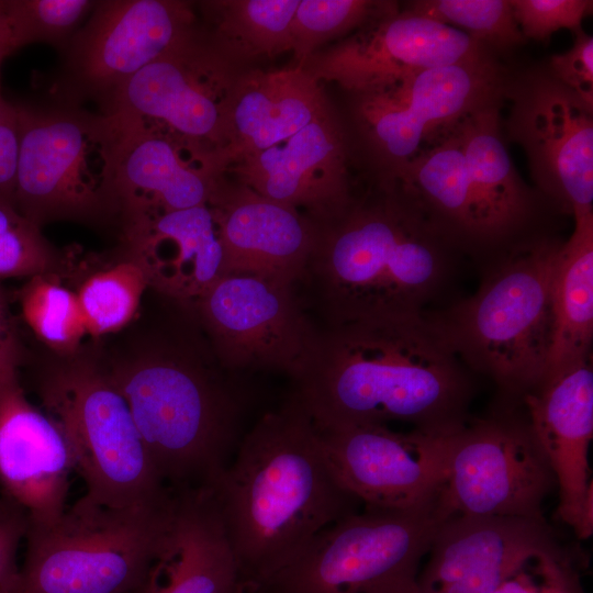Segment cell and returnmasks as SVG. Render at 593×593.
<instances>
[{
    "mask_svg": "<svg viewBox=\"0 0 593 593\" xmlns=\"http://www.w3.org/2000/svg\"><path fill=\"white\" fill-rule=\"evenodd\" d=\"M473 372L430 312L326 323L294 380L318 428L404 423L449 435L469 418Z\"/></svg>",
    "mask_w": 593,
    "mask_h": 593,
    "instance_id": "6da1fadb",
    "label": "cell"
},
{
    "mask_svg": "<svg viewBox=\"0 0 593 593\" xmlns=\"http://www.w3.org/2000/svg\"><path fill=\"white\" fill-rule=\"evenodd\" d=\"M214 491L244 584L290 562L361 504L335 478L294 393L240 438Z\"/></svg>",
    "mask_w": 593,
    "mask_h": 593,
    "instance_id": "7a4b0ae2",
    "label": "cell"
},
{
    "mask_svg": "<svg viewBox=\"0 0 593 593\" xmlns=\"http://www.w3.org/2000/svg\"><path fill=\"white\" fill-rule=\"evenodd\" d=\"M461 255L392 183L317 224L302 282L326 323L432 312Z\"/></svg>",
    "mask_w": 593,
    "mask_h": 593,
    "instance_id": "3957f363",
    "label": "cell"
},
{
    "mask_svg": "<svg viewBox=\"0 0 593 593\" xmlns=\"http://www.w3.org/2000/svg\"><path fill=\"white\" fill-rule=\"evenodd\" d=\"M174 493L215 490L240 439V395L209 342L150 339L103 362Z\"/></svg>",
    "mask_w": 593,
    "mask_h": 593,
    "instance_id": "277c9868",
    "label": "cell"
},
{
    "mask_svg": "<svg viewBox=\"0 0 593 593\" xmlns=\"http://www.w3.org/2000/svg\"><path fill=\"white\" fill-rule=\"evenodd\" d=\"M562 242L538 235L481 268L477 291L432 311L455 353L491 379L504 400L522 403L547 373L550 289Z\"/></svg>",
    "mask_w": 593,
    "mask_h": 593,
    "instance_id": "5b68a950",
    "label": "cell"
},
{
    "mask_svg": "<svg viewBox=\"0 0 593 593\" xmlns=\"http://www.w3.org/2000/svg\"><path fill=\"white\" fill-rule=\"evenodd\" d=\"M176 493L161 503L112 507L81 496L56 522L27 526L13 593H132L158 562Z\"/></svg>",
    "mask_w": 593,
    "mask_h": 593,
    "instance_id": "8992f818",
    "label": "cell"
},
{
    "mask_svg": "<svg viewBox=\"0 0 593 593\" xmlns=\"http://www.w3.org/2000/svg\"><path fill=\"white\" fill-rule=\"evenodd\" d=\"M16 105V211L40 228L54 221L121 220L116 195L121 127L115 119L64 102Z\"/></svg>",
    "mask_w": 593,
    "mask_h": 593,
    "instance_id": "52a82bcc",
    "label": "cell"
},
{
    "mask_svg": "<svg viewBox=\"0 0 593 593\" xmlns=\"http://www.w3.org/2000/svg\"><path fill=\"white\" fill-rule=\"evenodd\" d=\"M64 357L41 372L36 393L67 439L75 471L86 484L83 496L112 507L170 499L103 361L79 351Z\"/></svg>",
    "mask_w": 593,
    "mask_h": 593,
    "instance_id": "ba28073f",
    "label": "cell"
},
{
    "mask_svg": "<svg viewBox=\"0 0 593 593\" xmlns=\"http://www.w3.org/2000/svg\"><path fill=\"white\" fill-rule=\"evenodd\" d=\"M441 522L437 496L406 508L363 506L246 585L255 593H415L421 561Z\"/></svg>",
    "mask_w": 593,
    "mask_h": 593,
    "instance_id": "9c48e42d",
    "label": "cell"
},
{
    "mask_svg": "<svg viewBox=\"0 0 593 593\" xmlns=\"http://www.w3.org/2000/svg\"><path fill=\"white\" fill-rule=\"evenodd\" d=\"M555 473L522 403L469 418L449 435L445 480L437 494L441 521L456 515L545 518Z\"/></svg>",
    "mask_w": 593,
    "mask_h": 593,
    "instance_id": "30bf717a",
    "label": "cell"
},
{
    "mask_svg": "<svg viewBox=\"0 0 593 593\" xmlns=\"http://www.w3.org/2000/svg\"><path fill=\"white\" fill-rule=\"evenodd\" d=\"M237 78L219 45L194 29L126 81L101 112L171 137L222 174Z\"/></svg>",
    "mask_w": 593,
    "mask_h": 593,
    "instance_id": "8fae6325",
    "label": "cell"
},
{
    "mask_svg": "<svg viewBox=\"0 0 593 593\" xmlns=\"http://www.w3.org/2000/svg\"><path fill=\"white\" fill-rule=\"evenodd\" d=\"M501 67L491 52L422 70L355 94V116L373 156L393 180L465 115L502 94Z\"/></svg>",
    "mask_w": 593,
    "mask_h": 593,
    "instance_id": "7c38bea8",
    "label": "cell"
},
{
    "mask_svg": "<svg viewBox=\"0 0 593 593\" xmlns=\"http://www.w3.org/2000/svg\"><path fill=\"white\" fill-rule=\"evenodd\" d=\"M295 284L230 272L191 306L221 366L232 374L275 370L295 380L314 349L318 327L303 311Z\"/></svg>",
    "mask_w": 593,
    "mask_h": 593,
    "instance_id": "4fadbf2b",
    "label": "cell"
},
{
    "mask_svg": "<svg viewBox=\"0 0 593 593\" xmlns=\"http://www.w3.org/2000/svg\"><path fill=\"white\" fill-rule=\"evenodd\" d=\"M189 3L174 0L97 1L65 48L54 86L58 102H98L101 110L145 66L194 30Z\"/></svg>",
    "mask_w": 593,
    "mask_h": 593,
    "instance_id": "5bb4252c",
    "label": "cell"
},
{
    "mask_svg": "<svg viewBox=\"0 0 593 593\" xmlns=\"http://www.w3.org/2000/svg\"><path fill=\"white\" fill-rule=\"evenodd\" d=\"M503 94L508 137L523 148L542 198L571 216L593 210V107L546 70L505 83Z\"/></svg>",
    "mask_w": 593,
    "mask_h": 593,
    "instance_id": "9a60e30c",
    "label": "cell"
},
{
    "mask_svg": "<svg viewBox=\"0 0 593 593\" xmlns=\"http://www.w3.org/2000/svg\"><path fill=\"white\" fill-rule=\"evenodd\" d=\"M316 429L335 478L363 506H415L436 497L443 485L450 434L382 425Z\"/></svg>",
    "mask_w": 593,
    "mask_h": 593,
    "instance_id": "2e32d148",
    "label": "cell"
},
{
    "mask_svg": "<svg viewBox=\"0 0 593 593\" xmlns=\"http://www.w3.org/2000/svg\"><path fill=\"white\" fill-rule=\"evenodd\" d=\"M489 52L462 31L395 8L301 66L318 81H335L359 94Z\"/></svg>",
    "mask_w": 593,
    "mask_h": 593,
    "instance_id": "e0dca14e",
    "label": "cell"
},
{
    "mask_svg": "<svg viewBox=\"0 0 593 593\" xmlns=\"http://www.w3.org/2000/svg\"><path fill=\"white\" fill-rule=\"evenodd\" d=\"M521 402L556 477L558 516L579 539H588L593 534L592 358L547 378Z\"/></svg>",
    "mask_w": 593,
    "mask_h": 593,
    "instance_id": "ac0fdd59",
    "label": "cell"
},
{
    "mask_svg": "<svg viewBox=\"0 0 593 593\" xmlns=\"http://www.w3.org/2000/svg\"><path fill=\"white\" fill-rule=\"evenodd\" d=\"M72 455L59 425L26 398L18 376L0 388L1 496L27 526L56 522L67 508Z\"/></svg>",
    "mask_w": 593,
    "mask_h": 593,
    "instance_id": "d6986e66",
    "label": "cell"
},
{
    "mask_svg": "<svg viewBox=\"0 0 593 593\" xmlns=\"http://www.w3.org/2000/svg\"><path fill=\"white\" fill-rule=\"evenodd\" d=\"M556 544L546 518L448 517L434 534L415 593H491L526 555Z\"/></svg>",
    "mask_w": 593,
    "mask_h": 593,
    "instance_id": "ffe728a7",
    "label": "cell"
},
{
    "mask_svg": "<svg viewBox=\"0 0 593 593\" xmlns=\"http://www.w3.org/2000/svg\"><path fill=\"white\" fill-rule=\"evenodd\" d=\"M231 167L242 186L299 211L305 209L317 224L338 216L351 202L344 138L331 112Z\"/></svg>",
    "mask_w": 593,
    "mask_h": 593,
    "instance_id": "44dd1931",
    "label": "cell"
},
{
    "mask_svg": "<svg viewBox=\"0 0 593 593\" xmlns=\"http://www.w3.org/2000/svg\"><path fill=\"white\" fill-rule=\"evenodd\" d=\"M122 227L125 250L142 267L148 287L182 304L192 306L227 273L211 203L143 215Z\"/></svg>",
    "mask_w": 593,
    "mask_h": 593,
    "instance_id": "7402d4cb",
    "label": "cell"
},
{
    "mask_svg": "<svg viewBox=\"0 0 593 593\" xmlns=\"http://www.w3.org/2000/svg\"><path fill=\"white\" fill-rule=\"evenodd\" d=\"M217 216L227 273H255L296 286L317 236V224L295 208L245 186H220L210 202Z\"/></svg>",
    "mask_w": 593,
    "mask_h": 593,
    "instance_id": "603a6c76",
    "label": "cell"
},
{
    "mask_svg": "<svg viewBox=\"0 0 593 593\" xmlns=\"http://www.w3.org/2000/svg\"><path fill=\"white\" fill-rule=\"evenodd\" d=\"M111 116L121 127L116 195L122 226L143 215L211 202L221 182L211 166L186 159L188 149L158 131Z\"/></svg>",
    "mask_w": 593,
    "mask_h": 593,
    "instance_id": "cb8c5ba5",
    "label": "cell"
},
{
    "mask_svg": "<svg viewBox=\"0 0 593 593\" xmlns=\"http://www.w3.org/2000/svg\"><path fill=\"white\" fill-rule=\"evenodd\" d=\"M503 93L474 109L454 126L470 186L497 256L538 235L537 194L521 179L502 138Z\"/></svg>",
    "mask_w": 593,
    "mask_h": 593,
    "instance_id": "d4e9b609",
    "label": "cell"
},
{
    "mask_svg": "<svg viewBox=\"0 0 593 593\" xmlns=\"http://www.w3.org/2000/svg\"><path fill=\"white\" fill-rule=\"evenodd\" d=\"M242 583L215 491L176 493L152 593H238Z\"/></svg>",
    "mask_w": 593,
    "mask_h": 593,
    "instance_id": "484cf974",
    "label": "cell"
},
{
    "mask_svg": "<svg viewBox=\"0 0 593 593\" xmlns=\"http://www.w3.org/2000/svg\"><path fill=\"white\" fill-rule=\"evenodd\" d=\"M327 112L320 81L301 65L238 77L232 93L222 170L279 144Z\"/></svg>",
    "mask_w": 593,
    "mask_h": 593,
    "instance_id": "4316f807",
    "label": "cell"
},
{
    "mask_svg": "<svg viewBox=\"0 0 593 593\" xmlns=\"http://www.w3.org/2000/svg\"><path fill=\"white\" fill-rule=\"evenodd\" d=\"M572 217L574 228L559 248L551 280L545 380L592 358L593 210L575 211Z\"/></svg>",
    "mask_w": 593,
    "mask_h": 593,
    "instance_id": "83f0119b",
    "label": "cell"
},
{
    "mask_svg": "<svg viewBox=\"0 0 593 593\" xmlns=\"http://www.w3.org/2000/svg\"><path fill=\"white\" fill-rule=\"evenodd\" d=\"M147 287L145 272L126 250L116 262L86 276L75 292L87 334L103 336L128 325Z\"/></svg>",
    "mask_w": 593,
    "mask_h": 593,
    "instance_id": "f1b7e54d",
    "label": "cell"
},
{
    "mask_svg": "<svg viewBox=\"0 0 593 593\" xmlns=\"http://www.w3.org/2000/svg\"><path fill=\"white\" fill-rule=\"evenodd\" d=\"M21 314L38 340L60 356L79 351L87 334L75 290L63 284L57 273L27 278L16 292Z\"/></svg>",
    "mask_w": 593,
    "mask_h": 593,
    "instance_id": "f546056e",
    "label": "cell"
},
{
    "mask_svg": "<svg viewBox=\"0 0 593 593\" xmlns=\"http://www.w3.org/2000/svg\"><path fill=\"white\" fill-rule=\"evenodd\" d=\"M300 0L209 2L220 15L223 37L235 38L249 54L277 55L292 49V21Z\"/></svg>",
    "mask_w": 593,
    "mask_h": 593,
    "instance_id": "4dcf8cb0",
    "label": "cell"
},
{
    "mask_svg": "<svg viewBox=\"0 0 593 593\" xmlns=\"http://www.w3.org/2000/svg\"><path fill=\"white\" fill-rule=\"evenodd\" d=\"M404 9L462 31L488 49H510L526 40L510 0H417Z\"/></svg>",
    "mask_w": 593,
    "mask_h": 593,
    "instance_id": "1f68e13d",
    "label": "cell"
},
{
    "mask_svg": "<svg viewBox=\"0 0 593 593\" xmlns=\"http://www.w3.org/2000/svg\"><path fill=\"white\" fill-rule=\"evenodd\" d=\"M96 3L89 0L0 1V27L12 52L32 43L65 49L76 26Z\"/></svg>",
    "mask_w": 593,
    "mask_h": 593,
    "instance_id": "d6a6232c",
    "label": "cell"
},
{
    "mask_svg": "<svg viewBox=\"0 0 593 593\" xmlns=\"http://www.w3.org/2000/svg\"><path fill=\"white\" fill-rule=\"evenodd\" d=\"M396 7L367 0H300L292 21V49L302 65L323 43L365 26Z\"/></svg>",
    "mask_w": 593,
    "mask_h": 593,
    "instance_id": "836d02e7",
    "label": "cell"
},
{
    "mask_svg": "<svg viewBox=\"0 0 593 593\" xmlns=\"http://www.w3.org/2000/svg\"><path fill=\"white\" fill-rule=\"evenodd\" d=\"M61 262L40 227L12 205L0 202V280L57 273Z\"/></svg>",
    "mask_w": 593,
    "mask_h": 593,
    "instance_id": "e575fe53",
    "label": "cell"
},
{
    "mask_svg": "<svg viewBox=\"0 0 593 593\" xmlns=\"http://www.w3.org/2000/svg\"><path fill=\"white\" fill-rule=\"evenodd\" d=\"M491 593H586L572 557L559 545L526 555Z\"/></svg>",
    "mask_w": 593,
    "mask_h": 593,
    "instance_id": "d590c367",
    "label": "cell"
},
{
    "mask_svg": "<svg viewBox=\"0 0 593 593\" xmlns=\"http://www.w3.org/2000/svg\"><path fill=\"white\" fill-rule=\"evenodd\" d=\"M515 21L525 38L545 41L561 29L577 32L591 13V0H510Z\"/></svg>",
    "mask_w": 593,
    "mask_h": 593,
    "instance_id": "8d00e7d4",
    "label": "cell"
},
{
    "mask_svg": "<svg viewBox=\"0 0 593 593\" xmlns=\"http://www.w3.org/2000/svg\"><path fill=\"white\" fill-rule=\"evenodd\" d=\"M574 34L573 45L564 53L552 55L545 70L593 107V37L582 29Z\"/></svg>",
    "mask_w": 593,
    "mask_h": 593,
    "instance_id": "74e56055",
    "label": "cell"
},
{
    "mask_svg": "<svg viewBox=\"0 0 593 593\" xmlns=\"http://www.w3.org/2000/svg\"><path fill=\"white\" fill-rule=\"evenodd\" d=\"M27 519L13 503L0 496V593H13L18 577V550L25 537Z\"/></svg>",
    "mask_w": 593,
    "mask_h": 593,
    "instance_id": "f35d334b",
    "label": "cell"
},
{
    "mask_svg": "<svg viewBox=\"0 0 593 593\" xmlns=\"http://www.w3.org/2000/svg\"><path fill=\"white\" fill-rule=\"evenodd\" d=\"M20 152L19 110L0 123V202L14 206Z\"/></svg>",
    "mask_w": 593,
    "mask_h": 593,
    "instance_id": "ab89813d",
    "label": "cell"
},
{
    "mask_svg": "<svg viewBox=\"0 0 593 593\" xmlns=\"http://www.w3.org/2000/svg\"><path fill=\"white\" fill-rule=\"evenodd\" d=\"M23 360V346L0 283V373L18 374Z\"/></svg>",
    "mask_w": 593,
    "mask_h": 593,
    "instance_id": "60d3db41",
    "label": "cell"
},
{
    "mask_svg": "<svg viewBox=\"0 0 593 593\" xmlns=\"http://www.w3.org/2000/svg\"><path fill=\"white\" fill-rule=\"evenodd\" d=\"M12 53L13 52L9 45V42L5 35L3 34L2 30L0 29V66H1L2 60Z\"/></svg>",
    "mask_w": 593,
    "mask_h": 593,
    "instance_id": "b9f144b4",
    "label": "cell"
},
{
    "mask_svg": "<svg viewBox=\"0 0 593 593\" xmlns=\"http://www.w3.org/2000/svg\"><path fill=\"white\" fill-rule=\"evenodd\" d=\"M153 592V573L149 578V580L147 581V583L142 586L141 589L132 592V593H152Z\"/></svg>",
    "mask_w": 593,
    "mask_h": 593,
    "instance_id": "7bdbcfd3",
    "label": "cell"
},
{
    "mask_svg": "<svg viewBox=\"0 0 593 593\" xmlns=\"http://www.w3.org/2000/svg\"><path fill=\"white\" fill-rule=\"evenodd\" d=\"M18 374H12V376H4L2 373H0V388L8 381L10 380L11 378H14L16 377Z\"/></svg>",
    "mask_w": 593,
    "mask_h": 593,
    "instance_id": "ee69618b",
    "label": "cell"
},
{
    "mask_svg": "<svg viewBox=\"0 0 593 593\" xmlns=\"http://www.w3.org/2000/svg\"><path fill=\"white\" fill-rule=\"evenodd\" d=\"M238 593H255V592H254L249 586H247L246 584L242 583Z\"/></svg>",
    "mask_w": 593,
    "mask_h": 593,
    "instance_id": "f6af8a7d",
    "label": "cell"
}]
</instances>
